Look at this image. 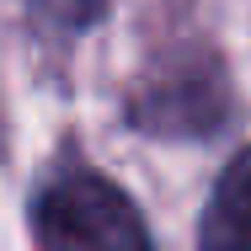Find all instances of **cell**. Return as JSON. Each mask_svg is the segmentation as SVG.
I'll list each match as a JSON object with an SVG mask.
<instances>
[{
	"label": "cell",
	"mask_w": 251,
	"mask_h": 251,
	"mask_svg": "<svg viewBox=\"0 0 251 251\" xmlns=\"http://www.w3.org/2000/svg\"><path fill=\"white\" fill-rule=\"evenodd\" d=\"M32 235L75 251H145L150 230L139 208L97 171H64L32 198Z\"/></svg>",
	"instance_id": "6da1fadb"
},
{
	"label": "cell",
	"mask_w": 251,
	"mask_h": 251,
	"mask_svg": "<svg viewBox=\"0 0 251 251\" xmlns=\"http://www.w3.org/2000/svg\"><path fill=\"white\" fill-rule=\"evenodd\" d=\"M225 80L219 70L198 59V64H182L171 75H160L145 97L134 101V128L145 134H166V139H208L219 123H225Z\"/></svg>",
	"instance_id": "7a4b0ae2"
},
{
	"label": "cell",
	"mask_w": 251,
	"mask_h": 251,
	"mask_svg": "<svg viewBox=\"0 0 251 251\" xmlns=\"http://www.w3.org/2000/svg\"><path fill=\"white\" fill-rule=\"evenodd\" d=\"M198 241L214 251H251V145L214 182L203 225H198Z\"/></svg>",
	"instance_id": "3957f363"
},
{
	"label": "cell",
	"mask_w": 251,
	"mask_h": 251,
	"mask_svg": "<svg viewBox=\"0 0 251 251\" xmlns=\"http://www.w3.org/2000/svg\"><path fill=\"white\" fill-rule=\"evenodd\" d=\"M43 11H53L64 27H86V22H97L101 11H107V0H38Z\"/></svg>",
	"instance_id": "277c9868"
}]
</instances>
